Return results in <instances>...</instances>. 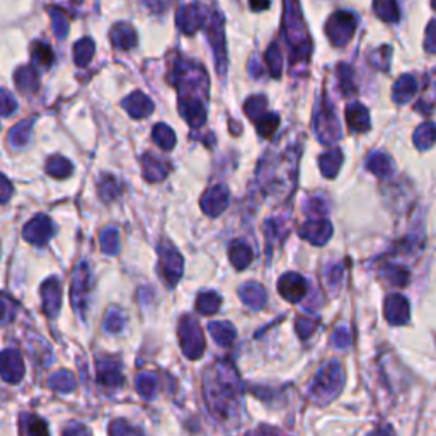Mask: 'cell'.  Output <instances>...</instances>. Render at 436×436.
<instances>
[{"label":"cell","instance_id":"obj_24","mask_svg":"<svg viewBox=\"0 0 436 436\" xmlns=\"http://www.w3.org/2000/svg\"><path fill=\"white\" fill-rule=\"evenodd\" d=\"M416 91H418V84L412 75H403L397 79V82L392 87V99L397 104H405L414 98Z\"/></svg>","mask_w":436,"mask_h":436},{"label":"cell","instance_id":"obj_40","mask_svg":"<svg viewBox=\"0 0 436 436\" xmlns=\"http://www.w3.org/2000/svg\"><path fill=\"white\" fill-rule=\"evenodd\" d=\"M98 193L102 201H113L120 196L121 186H120V182L113 178V176H106V178H102V181L99 182Z\"/></svg>","mask_w":436,"mask_h":436},{"label":"cell","instance_id":"obj_8","mask_svg":"<svg viewBox=\"0 0 436 436\" xmlns=\"http://www.w3.org/2000/svg\"><path fill=\"white\" fill-rule=\"evenodd\" d=\"M316 130L324 145H331L341 139V126L336 118V111L331 108L327 99L320 102V108L316 113Z\"/></svg>","mask_w":436,"mask_h":436},{"label":"cell","instance_id":"obj_9","mask_svg":"<svg viewBox=\"0 0 436 436\" xmlns=\"http://www.w3.org/2000/svg\"><path fill=\"white\" fill-rule=\"evenodd\" d=\"M91 292V271L86 263H80L75 267L74 277H72V286H70V300L74 311L79 313L80 317L86 316L87 311V297Z\"/></svg>","mask_w":436,"mask_h":436},{"label":"cell","instance_id":"obj_26","mask_svg":"<svg viewBox=\"0 0 436 436\" xmlns=\"http://www.w3.org/2000/svg\"><path fill=\"white\" fill-rule=\"evenodd\" d=\"M19 433L21 436H49L48 426L43 419L36 414L24 412L19 419Z\"/></svg>","mask_w":436,"mask_h":436},{"label":"cell","instance_id":"obj_6","mask_svg":"<svg viewBox=\"0 0 436 436\" xmlns=\"http://www.w3.org/2000/svg\"><path fill=\"white\" fill-rule=\"evenodd\" d=\"M159 267L160 274L166 280L169 286H176L178 281L181 280L182 271H185V261H182V256L179 254V251L172 246L171 242L164 240L159 246Z\"/></svg>","mask_w":436,"mask_h":436},{"label":"cell","instance_id":"obj_22","mask_svg":"<svg viewBox=\"0 0 436 436\" xmlns=\"http://www.w3.org/2000/svg\"><path fill=\"white\" fill-rule=\"evenodd\" d=\"M346 123L351 132H368L370 126H372L368 111L359 102H353L346 108Z\"/></svg>","mask_w":436,"mask_h":436},{"label":"cell","instance_id":"obj_47","mask_svg":"<svg viewBox=\"0 0 436 436\" xmlns=\"http://www.w3.org/2000/svg\"><path fill=\"white\" fill-rule=\"evenodd\" d=\"M31 53H33L34 63L41 65V67H49V65L53 63V60H55V53H53V49L45 43H34Z\"/></svg>","mask_w":436,"mask_h":436},{"label":"cell","instance_id":"obj_17","mask_svg":"<svg viewBox=\"0 0 436 436\" xmlns=\"http://www.w3.org/2000/svg\"><path fill=\"white\" fill-rule=\"evenodd\" d=\"M41 298H43V312L48 317H56L62 305V288L56 278H48L41 285Z\"/></svg>","mask_w":436,"mask_h":436},{"label":"cell","instance_id":"obj_58","mask_svg":"<svg viewBox=\"0 0 436 436\" xmlns=\"http://www.w3.org/2000/svg\"><path fill=\"white\" fill-rule=\"evenodd\" d=\"M63 436H91V433H89V430L84 426V424L70 423L63 430Z\"/></svg>","mask_w":436,"mask_h":436},{"label":"cell","instance_id":"obj_60","mask_svg":"<svg viewBox=\"0 0 436 436\" xmlns=\"http://www.w3.org/2000/svg\"><path fill=\"white\" fill-rule=\"evenodd\" d=\"M13 319V312H10V307L6 304V302L0 300V324H7Z\"/></svg>","mask_w":436,"mask_h":436},{"label":"cell","instance_id":"obj_25","mask_svg":"<svg viewBox=\"0 0 436 436\" xmlns=\"http://www.w3.org/2000/svg\"><path fill=\"white\" fill-rule=\"evenodd\" d=\"M14 82L16 87L22 94H34L40 89V77H38L36 70L33 67H21L17 68L16 75H14Z\"/></svg>","mask_w":436,"mask_h":436},{"label":"cell","instance_id":"obj_57","mask_svg":"<svg viewBox=\"0 0 436 436\" xmlns=\"http://www.w3.org/2000/svg\"><path fill=\"white\" fill-rule=\"evenodd\" d=\"M13 193H14V187L9 182V179H7L6 176L0 174V203L9 201L10 196H13Z\"/></svg>","mask_w":436,"mask_h":436},{"label":"cell","instance_id":"obj_29","mask_svg":"<svg viewBox=\"0 0 436 436\" xmlns=\"http://www.w3.org/2000/svg\"><path fill=\"white\" fill-rule=\"evenodd\" d=\"M208 331L212 334V338L215 339L218 346H231L234 343L237 332L235 327L231 322H210Z\"/></svg>","mask_w":436,"mask_h":436},{"label":"cell","instance_id":"obj_54","mask_svg":"<svg viewBox=\"0 0 436 436\" xmlns=\"http://www.w3.org/2000/svg\"><path fill=\"white\" fill-rule=\"evenodd\" d=\"M326 278H327V285L331 290H338L339 286H341V281H343V267L339 265H334L331 266L327 270L326 273Z\"/></svg>","mask_w":436,"mask_h":436},{"label":"cell","instance_id":"obj_28","mask_svg":"<svg viewBox=\"0 0 436 436\" xmlns=\"http://www.w3.org/2000/svg\"><path fill=\"white\" fill-rule=\"evenodd\" d=\"M366 169L370 172H373L377 178L384 179L389 178L394 172V162L389 155L382 154V152H377V154L370 155L368 160H366Z\"/></svg>","mask_w":436,"mask_h":436},{"label":"cell","instance_id":"obj_32","mask_svg":"<svg viewBox=\"0 0 436 436\" xmlns=\"http://www.w3.org/2000/svg\"><path fill=\"white\" fill-rule=\"evenodd\" d=\"M436 141V125L435 123H423L416 128L414 132V143L419 150H426Z\"/></svg>","mask_w":436,"mask_h":436},{"label":"cell","instance_id":"obj_12","mask_svg":"<svg viewBox=\"0 0 436 436\" xmlns=\"http://www.w3.org/2000/svg\"><path fill=\"white\" fill-rule=\"evenodd\" d=\"M0 377L7 384H19L24 377V361L16 350H6L0 353Z\"/></svg>","mask_w":436,"mask_h":436},{"label":"cell","instance_id":"obj_46","mask_svg":"<svg viewBox=\"0 0 436 436\" xmlns=\"http://www.w3.org/2000/svg\"><path fill=\"white\" fill-rule=\"evenodd\" d=\"M317 326H319V319L317 317H311V316H300L297 317V334L300 336L302 339H309L311 336L316 332Z\"/></svg>","mask_w":436,"mask_h":436},{"label":"cell","instance_id":"obj_63","mask_svg":"<svg viewBox=\"0 0 436 436\" xmlns=\"http://www.w3.org/2000/svg\"><path fill=\"white\" fill-rule=\"evenodd\" d=\"M252 10H263L270 7V0H249Z\"/></svg>","mask_w":436,"mask_h":436},{"label":"cell","instance_id":"obj_35","mask_svg":"<svg viewBox=\"0 0 436 436\" xmlns=\"http://www.w3.org/2000/svg\"><path fill=\"white\" fill-rule=\"evenodd\" d=\"M99 244H101V251L104 254H118L120 251V234H118V228L108 227L99 234Z\"/></svg>","mask_w":436,"mask_h":436},{"label":"cell","instance_id":"obj_3","mask_svg":"<svg viewBox=\"0 0 436 436\" xmlns=\"http://www.w3.org/2000/svg\"><path fill=\"white\" fill-rule=\"evenodd\" d=\"M344 387V370L338 359H329L324 363L317 373L313 375L309 385V397L312 403L327 405L339 396Z\"/></svg>","mask_w":436,"mask_h":436},{"label":"cell","instance_id":"obj_18","mask_svg":"<svg viewBox=\"0 0 436 436\" xmlns=\"http://www.w3.org/2000/svg\"><path fill=\"white\" fill-rule=\"evenodd\" d=\"M384 312H385V319L389 320V324L392 326H403L409 320V304L407 300L403 295H389L385 298V305H384Z\"/></svg>","mask_w":436,"mask_h":436},{"label":"cell","instance_id":"obj_53","mask_svg":"<svg viewBox=\"0 0 436 436\" xmlns=\"http://www.w3.org/2000/svg\"><path fill=\"white\" fill-rule=\"evenodd\" d=\"M331 341H332V346L338 348V350H346V348L350 346V343H351L350 331H348V329L344 326L338 327L334 332H332Z\"/></svg>","mask_w":436,"mask_h":436},{"label":"cell","instance_id":"obj_38","mask_svg":"<svg viewBox=\"0 0 436 436\" xmlns=\"http://www.w3.org/2000/svg\"><path fill=\"white\" fill-rule=\"evenodd\" d=\"M220 305H221V298L218 297L215 292L201 293L196 300L198 312L203 313V316H212V313H217L218 309H220Z\"/></svg>","mask_w":436,"mask_h":436},{"label":"cell","instance_id":"obj_5","mask_svg":"<svg viewBox=\"0 0 436 436\" xmlns=\"http://www.w3.org/2000/svg\"><path fill=\"white\" fill-rule=\"evenodd\" d=\"M206 33H208V40L212 43L213 53H215L217 60V70L218 74L224 75L227 70V53H225V31H224V19L215 10L206 16L205 21Z\"/></svg>","mask_w":436,"mask_h":436},{"label":"cell","instance_id":"obj_37","mask_svg":"<svg viewBox=\"0 0 436 436\" xmlns=\"http://www.w3.org/2000/svg\"><path fill=\"white\" fill-rule=\"evenodd\" d=\"M94 52H95L94 41L91 40V38H84V40L77 41L74 48L75 63H77L79 67H86V65L93 60Z\"/></svg>","mask_w":436,"mask_h":436},{"label":"cell","instance_id":"obj_15","mask_svg":"<svg viewBox=\"0 0 436 436\" xmlns=\"http://www.w3.org/2000/svg\"><path fill=\"white\" fill-rule=\"evenodd\" d=\"M201 210L208 217H218L221 212H225L228 205V187L224 185H217L205 191L201 196Z\"/></svg>","mask_w":436,"mask_h":436},{"label":"cell","instance_id":"obj_1","mask_svg":"<svg viewBox=\"0 0 436 436\" xmlns=\"http://www.w3.org/2000/svg\"><path fill=\"white\" fill-rule=\"evenodd\" d=\"M203 399L210 414L227 428H235L242 411V382L228 359H217L203 373Z\"/></svg>","mask_w":436,"mask_h":436},{"label":"cell","instance_id":"obj_31","mask_svg":"<svg viewBox=\"0 0 436 436\" xmlns=\"http://www.w3.org/2000/svg\"><path fill=\"white\" fill-rule=\"evenodd\" d=\"M341 164H343V152L339 150V148L320 155V159H319V166H320V171H322V176L329 179L334 178V176L338 174Z\"/></svg>","mask_w":436,"mask_h":436},{"label":"cell","instance_id":"obj_48","mask_svg":"<svg viewBox=\"0 0 436 436\" xmlns=\"http://www.w3.org/2000/svg\"><path fill=\"white\" fill-rule=\"evenodd\" d=\"M384 274L387 277L390 285H394V286H404L409 280L407 270H404L403 266H396V265L385 266Z\"/></svg>","mask_w":436,"mask_h":436},{"label":"cell","instance_id":"obj_44","mask_svg":"<svg viewBox=\"0 0 436 436\" xmlns=\"http://www.w3.org/2000/svg\"><path fill=\"white\" fill-rule=\"evenodd\" d=\"M49 16H52L53 31H55L56 38L63 40V38L67 36V33H68V26H70L67 13H63L62 9L55 7V9H49Z\"/></svg>","mask_w":436,"mask_h":436},{"label":"cell","instance_id":"obj_56","mask_svg":"<svg viewBox=\"0 0 436 436\" xmlns=\"http://www.w3.org/2000/svg\"><path fill=\"white\" fill-rule=\"evenodd\" d=\"M305 210H307L311 215H320V213L324 215V213L327 212V205L322 200H319V198H311L307 206H305Z\"/></svg>","mask_w":436,"mask_h":436},{"label":"cell","instance_id":"obj_14","mask_svg":"<svg viewBox=\"0 0 436 436\" xmlns=\"http://www.w3.org/2000/svg\"><path fill=\"white\" fill-rule=\"evenodd\" d=\"M307 280L298 273L283 274L280 281H278V292H280V295L286 302H292V304L300 302L305 297V293H307Z\"/></svg>","mask_w":436,"mask_h":436},{"label":"cell","instance_id":"obj_23","mask_svg":"<svg viewBox=\"0 0 436 436\" xmlns=\"http://www.w3.org/2000/svg\"><path fill=\"white\" fill-rule=\"evenodd\" d=\"M111 43L118 49H132L137 45V33L126 22H120L111 29Z\"/></svg>","mask_w":436,"mask_h":436},{"label":"cell","instance_id":"obj_51","mask_svg":"<svg viewBox=\"0 0 436 436\" xmlns=\"http://www.w3.org/2000/svg\"><path fill=\"white\" fill-rule=\"evenodd\" d=\"M338 80H339V89L344 95L355 93V84H353V74H351V68L348 65H338Z\"/></svg>","mask_w":436,"mask_h":436},{"label":"cell","instance_id":"obj_33","mask_svg":"<svg viewBox=\"0 0 436 436\" xmlns=\"http://www.w3.org/2000/svg\"><path fill=\"white\" fill-rule=\"evenodd\" d=\"M49 387L55 389L56 392H62V394H68V392H74L77 389V380L70 372L67 370H60L49 378Z\"/></svg>","mask_w":436,"mask_h":436},{"label":"cell","instance_id":"obj_19","mask_svg":"<svg viewBox=\"0 0 436 436\" xmlns=\"http://www.w3.org/2000/svg\"><path fill=\"white\" fill-rule=\"evenodd\" d=\"M141 167H143V178L148 182L164 181L171 171L169 164L154 154H145L141 157Z\"/></svg>","mask_w":436,"mask_h":436},{"label":"cell","instance_id":"obj_2","mask_svg":"<svg viewBox=\"0 0 436 436\" xmlns=\"http://www.w3.org/2000/svg\"><path fill=\"white\" fill-rule=\"evenodd\" d=\"M283 31L290 47V62L300 63L309 60L312 52L307 26L300 13L298 0H283Z\"/></svg>","mask_w":436,"mask_h":436},{"label":"cell","instance_id":"obj_36","mask_svg":"<svg viewBox=\"0 0 436 436\" xmlns=\"http://www.w3.org/2000/svg\"><path fill=\"white\" fill-rule=\"evenodd\" d=\"M152 139L157 145H159L162 150H172L176 145V133L172 132L167 125L160 123L154 126V132H152Z\"/></svg>","mask_w":436,"mask_h":436},{"label":"cell","instance_id":"obj_21","mask_svg":"<svg viewBox=\"0 0 436 436\" xmlns=\"http://www.w3.org/2000/svg\"><path fill=\"white\" fill-rule=\"evenodd\" d=\"M239 297L242 298L244 304H246L249 309H252V311H259V309L265 307V304L267 300L266 290L256 281L244 283V285L239 288Z\"/></svg>","mask_w":436,"mask_h":436},{"label":"cell","instance_id":"obj_30","mask_svg":"<svg viewBox=\"0 0 436 436\" xmlns=\"http://www.w3.org/2000/svg\"><path fill=\"white\" fill-rule=\"evenodd\" d=\"M373 10L385 22H397L400 19L397 0H373Z\"/></svg>","mask_w":436,"mask_h":436},{"label":"cell","instance_id":"obj_7","mask_svg":"<svg viewBox=\"0 0 436 436\" xmlns=\"http://www.w3.org/2000/svg\"><path fill=\"white\" fill-rule=\"evenodd\" d=\"M355 29H357V17L346 10H338L329 17L326 24V34L334 47H344L348 41L353 36Z\"/></svg>","mask_w":436,"mask_h":436},{"label":"cell","instance_id":"obj_61","mask_svg":"<svg viewBox=\"0 0 436 436\" xmlns=\"http://www.w3.org/2000/svg\"><path fill=\"white\" fill-rule=\"evenodd\" d=\"M147 3L148 9H152L154 13H162L166 9V0H143Z\"/></svg>","mask_w":436,"mask_h":436},{"label":"cell","instance_id":"obj_39","mask_svg":"<svg viewBox=\"0 0 436 436\" xmlns=\"http://www.w3.org/2000/svg\"><path fill=\"white\" fill-rule=\"evenodd\" d=\"M137 390L143 399H152L157 392V377L150 372H141L137 377Z\"/></svg>","mask_w":436,"mask_h":436},{"label":"cell","instance_id":"obj_16","mask_svg":"<svg viewBox=\"0 0 436 436\" xmlns=\"http://www.w3.org/2000/svg\"><path fill=\"white\" fill-rule=\"evenodd\" d=\"M206 16L198 6H185L176 14V22L178 28L185 34H194L198 29L205 26Z\"/></svg>","mask_w":436,"mask_h":436},{"label":"cell","instance_id":"obj_4","mask_svg":"<svg viewBox=\"0 0 436 436\" xmlns=\"http://www.w3.org/2000/svg\"><path fill=\"white\" fill-rule=\"evenodd\" d=\"M179 341H181V350L186 358L198 359L205 353V338L200 322L193 316H185L179 320L178 327Z\"/></svg>","mask_w":436,"mask_h":436},{"label":"cell","instance_id":"obj_10","mask_svg":"<svg viewBox=\"0 0 436 436\" xmlns=\"http://www.w3.org/2000/svg\"><path fill=\"white\" fill-rule=\"evenodd\" d=\"M55 234V225L47 215H36L26 224L22 237L33 246H45Z\"/></svg>","mask_w":436,"mask_h":436},{"label":"cell","instance_id":"obj_27","mask_svg":"<svg viewBox=\"0 0 436 436\" xmlns=\"http://www.w3.org/2000/svg\"><path fill=\"white\" fill-rule=\"evenodd\" d=\"M252 258H254L252 249L242 240H234L228 247V259L237 270H246L252 263Z\"/></svg>","mask_w":436,"mask_h":436},{"label":"cell","instance_id":"obj_50","mask_svg":"<svg viewBox=\"0 0 436 436\" xmlns=\"http://www.w3.org/2000/svg\"><path fill=\"white\" fill-rule=\"evenodd\" d=\"M125 326V317L121 316V312L118 311H108L104 317V322H102V327H104L106 332L109 334H118V332L123 331Z\"/></svg>","mask_w":436,"mask_h":436},{"label":"cell","instance_id":"obj_52","mask_svg":"<svg viewBox=\"0 0 436 436\" xmlns=\"http://www.w3.org/2000/svg\"><path fill=\"white\" fill-rule=\"evenodd\" d=\"M17 109L14 95L7 89H0V116H10Z\"/></svg>","mask_w":436,"mask_h":436},{"label":"cell","instance_id":"obj_11","mask_svg":"<svg viewBox=\"0 0 436 436\" xmlns=\"http://www.w3.org/2000/svg\"><path fill=\"white\" fill-rule=\"evenodd\" d=\"M98 380L108 390H118L123 385V373L118 359L101 357L98 358Z\"/></svg>","mask_w":436,"mask_h":436},{"label":"cell","instance_id":"obj_42","mask_svg":"<svg viewBox=\"0 0 436 436\" xmlns=\"http://www.w3.org/2000/svg\"><path fill=\"white\" fill-rule=\"evenodd\" d=\"M31 137V121H21L9 132V141L14 147H24Z\"/></svg>","mask_w":436,"mask_h":436},{"label":"cell","instance_id":"obj_45","mask_svg":"<svg viewBox=\"0 0 436 436\" xmlns=\"http://www.w3.org/2000/svg\"><path fill=\"white\" fill-rule=\"evenodd\" d=\"M266 62L267 70H270L271 77H280L281 74V52L277 43H271L270 48L266 49Z\"/></svg>","mask_w":436,"mask_h":436},{"label":"cell","instance_id":"obj_49","mask_svg":"<svg viewBox=\"0 0 436 436\" xmlns=\"http://www.w3.org/2000/svg\"><path fill=\"white\" fill-rule=\"evenodd\" d=\"M109 436H143V433L137 426H132L128 421L116 419L111 423Z\"/></svg>","mask_w":436,"mask_h":436},{"label":"cell","instance_id":"obj_43","mask_svg":"<svg viewBox=\"0 0 436 436\" xmlns=\"http://www.w3.org/2000/svg\"><path fill=\"white\" fill-rule=\"evenodd\" d=\"M254 123H256V128H258L259 135L265 137V139H270V137L277 132L278 126H280V116L273 113L271 114L266 113L265 116H261L258 121H254Z\"/></svg>","mask_w":436,"mask_h":436},{"label":"cell","instance_id":"obj_55","mask_svg":"<svg viewBox=\"0 0 436 436\" xmlns=\"http://www.w3.org/2000/svg\"><path fill=\"white\" fill-rule=\"evenodd\" d=\"M424 47L430 53H436V19L428 24L426 29V40H424Z\"/></svg>","mask_w":436,"mask_h":436},{"label":"cell","instance_id":"obj_13","mask_svg":"<svg viewBox=\"0 0 436 436\" xmlns=\"http://www.w3.org/2000/svg\"><path fill=\"white\" fill-rule=\"evenodd\" d=\"M298 235L309 240L313 246H324L332 235V225L326 218H316V220L305 221L298 228Z\"/></svg>","mask_w":436,"mask_h":436},{"label":"cell","instance_id":"obj_34","mask_svg":"<svg viewBox=\"0 0 436 436\" xmlns=\"http://www.w3.org/2000/svg\"><path fill=\"white\" fill-rule=\"evenodd\" d=\"M47 172L55 179H65L72 174V162L62 155H53L47 162Z\"/></svg>","mask_w":436,"mask_h":436},{"label":"cell","instance_id":"obj_59","mask_svg":"<svg viewBox=\"0 0 436 436\" xmlns=\"http://www.w3.org/2000/svg\"><path fill=\"white\" fill-rule=\"evenodd\" d=\"M247 436H283V435L278 430H274V428L259 426L258 430H254V431H251V433H247Z\"/></svg>","mask_w":436,"mask_h":436},{"label":"cell","instance_id":"obj_41","mask_svg":"<svg viewBox=\"0 0 436 436\" xmlns=\"http://www.w3.org/2000/svg\"><path fill=\"white\" fill-rule=\"evenodd\" d=\"M266 109L267 101L265 95H252V98L247 99L246 104H244V111H246V114L252 121H258L259 118L265 116Z\"/></svg>","mask_w":436,"mask_h":436},{"label":"cell","instance_id":"obj_20","mask_svg":"<svg viewBox=\"0 0 436 436\" xmlns=\"http://www.w3.org/2000/svg\"><path fill=\"white\" fill-rule=\"evenodd\" d=\"M123 108L126 109V113L132 118H147L148 114L154 111V102L147 98L143 93L137 91V93H132L128 98L123 101Z\"/></svg>","mask_w":436,"mask_h":436},{"label":"cell","instance_id":"obj_62","mask_svg":"<svg viewBox=\"0 0 436 436\" xmlns=\"http://www.w3.org/2000/svg\"><path fill=\"white\" fill-rule=\"evenodd\" d=\"M368 436H396V433H394L392 428L387 426V424H382V426H378L377 430L372 431Z\"/></svg>","mask_w":436,"mask_h":436}]
</instances>
